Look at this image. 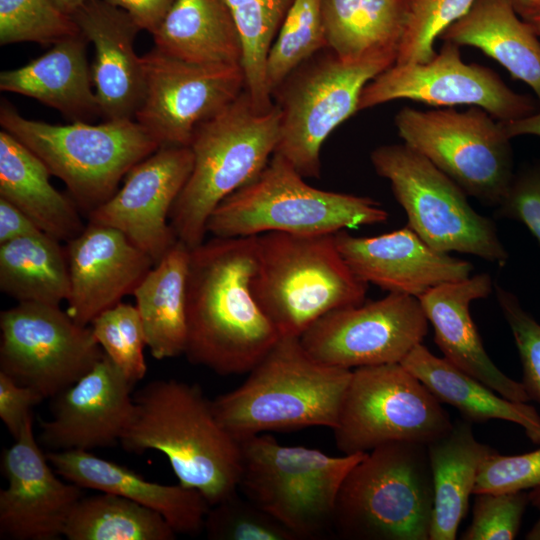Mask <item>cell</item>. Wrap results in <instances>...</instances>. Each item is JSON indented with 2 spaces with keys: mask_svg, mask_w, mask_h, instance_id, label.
Masks as SVG:
<instances>
[{
  "mask_svg": "<svg viewBox=\"0 0 540 540\" xmlns=\"http://www.w3.org/2000/svg\"><path fill=\"white\" fill-rule=\"evenodd\" d=\"M257 237L213 236L190 249L184 354L222 376L248 373L281 337L251 288Z\"/></svg>",
  "mask_w": 540,
  "mask_h": 540,
  "instance_id": "cell-1",
  "label": "cell"
},
{
  "mask_svg": "<svg viewBox=\"0 0 540 540\" xmlns=\"http://www.w3.org/2000/svg\"><path fill=\"white\" fill-rule=\"evenodd\" d=\"M120 444L124 450L163 453L179 484L197 490L213 506L237 493L240 443L225 429L196 384L149 382L134 395Z\"/></svg>",
  "mask_w": 540,
  "mask_h": 540,
  "instance_id": "cell-2",
  "label": "cell"
},
{
  "mask_svg": "<svg viewBox=\"0 0 540 540\" xmlns=\"http://www.w3.org/2000/svg\"><path fill=\"white\" fill-rule=\"evenodd\" d=\"M236 389L212 401L217 418L238 441L312 426L333 429L352 370L310 356L299 337L281 336Z\"/></svg>",
  "mask_w": 540,
  "mask_h": 540,
  "instance_id": "cell-3",
  "label": "cell"
},
{
  "mask_svg": "<svg viewBox=\"0 0 540 540\" xmlns=\"http://www.w3.org/2000/svg\"><path fill=\"white\" fill-rule=\"evenodd\" d=\"M280 120L275 103L259 111L245 89L196 128L189 144L193 168L169 218L177 239L189 249L205 241L208 219L218 204L267 166L279 141Z\"/></svg>",
  "mask_w": 540,
  "mask_h": 540,
  "instance_id": "cell-4",
  "label": "cell"
},
{
  "mask_svg": "<svg viewBox=\"0 0 540 540\" xmlns=\"http://www.w3.org/2000/svg\"><path fill=\"white\" fill-rule=\"evenodd\" d=\"M251 288L280 335L300 337L323 315L364 302L368 284L343 259L335 233L266 232L257 237Z\"/></svg>",
  "mask_w": 540,
  "mask_h": 540,
  "instance_id": "cell-5",
  "label": "cell"
},
{
  "mask_svg": "<svg viewBox=\"0 0 540 540\" xmlns=\"http://www.w3.org/2000/svg\"><path fill=\"white\" fill-rule=\"evenodd\" d=\"M434 489L426 444L390 442L346 475L333 531L352 540H429Z\"/></svg>",
  "mask_w": 540,
  "mask_h": 540,
  "instance_id": "cell-6",
  "label": "cell"
},
{
  "mask_svg": "<svg viewBox=\"0 0 540 540\" xmlns=\"http://www.w3.org/2000/svg\"><path fill=\"white\" fill-rule=\"evenodd\" d=\"M0 124L64 182L86 216L116 193L133 166L160 147L134 119L56 125L26 119L2 101Z\"/></svg>",
  "mask_w": 540,
  "mask_h": 540,
  "instance_id": "cell-7",
  "label": "cell"
},
{
  "mask_svg": "<svg viewBox=\"0 0 540 540\" xmlns=\"http://www.w3.org/2000/svg\"><path fill=\"white\" fill-rule=\"evenodd\" d=\"M388 217V211L370 197L307 184L282 156L273 154L253 181L218 204L208 219L207 233L215 237L334 234L382 224Z\"/></svg>",
  "mask_w": 540,
  "mask_h": 540,
  "instance_id": "cell-8",
  "label": "cell"
},
{
  "mask_svg": "<svg viewBox=\"0 0 540 540\" xmlns=\"http://www.w3.org/2000/svg\"><path fill=\"white\" fill-rule=\"evenodd\" d=\"M240 489L285 525L298 540L333 531L340 487L366 453L331 456L318 449L280 444L262 433L243 439Z\"/></svg>",
  "mask_w": 540,
  "mask_h": 540,
  "instance_id": "cell-9",
  "label": "cell"
},
{
  "mask_svg": "<svg viewBox=\"0 0 540 540\" xmlns=\"http://www.w3.org/2000/svg\"><path fill=\"white\" fill-rule=\"evenodd\" d=\"M371 164L390 183L408 227L435 250L469 254L504 265L509 253L496 224L478 213L449 176L404 143L372 150Z\"/></svg>",
  "mask_w": 540,
  "mask_h": 540,
  "instance_id": "cell-10",
  "label": "cell"
},
{
  "mask_svg": "<svg viewBox=\"0 0 540 540\" xmlns=\"http://www.w3.org/2000/svg\"><path fill=\"white\" fill-rule=\"evenodd\" d=\"M395 61L377 56L346 62L325 49L303 63L272 94L281 111L274 154L304 178L319 177L322 144L359 111L364 87Z\"/></svg>",
  "mask_w": 540,
  "mask_h": 540,
  "instance_id": "cell-11",
  "label": "cell"
},
{
  "mask_svg": "<svg viewBox=\"0 0 540 540\" xmlns=\"http://www.w3.org/2000/svg\"><path fill=\"white\" fill-rule=\"evenodd\" d=\"M394 125L403 143L424 156L468 196L496 208L514 176L511 140L480 107L400 109Z\"/></svg>",
  "mask_w": 540,
  "mask_h": 540,
  "instance_id": "cell-12",
  "label": "cell"
},
{
  "mask_svg": "<svg viewBox=\"0 0 540 540\" xmlns=\"http://www.w3.org/2000/svg\"><path fill=\"white\" fill-rule=\"evenodd\" d=\"M441 404L401 363L353 369L332 429L336 445L343 454L397 441L427 445L453 426Z\"/></svg>",
  "mask_w": 540,
  "mask_h": 540,
  "instance_id": "cell-13",
  "label": "cell"
},
{
  "mask_svg": "<svg viewBox=\"0 0 540 540\" xmlns=\"http://www.w3.org/2000/svg\"><path fill=\"white\" fill-rule=\"evenodd\" d=\"M0 371L44 399L73 385L105 353L90 326L59 305L18 302L0 313Z\"/></svg>",
  "mask_w": 540,
  "mask_h": 540,
  "instance_id": "cell-14",
  "label": "cell"
},
{
  "mask_svg": "<svg viewBox=\"0 0 540 540\" xmlns=\"http://www.w3.org/2000/svg\"><path fill=\"white\" fill-rule=\"evenodd\" d=\"M395 100H411L434 108L476 106L499 122L536 111L534 99L517 93L490 68L466 63L460 46L443 41L436 55L424 63H394L363 89L359 110Z\"/></svg>",
  "mask_w": 540,
  "mask_h": 540,
  "instance_id": "cell-15",
  "label": "cell"
},
{
  "mask_svg": "<svg viewBox=\"0 0 540 540\" xmlns=\"http://www.w3.org/2000/svg\"><path fill=\"white\" fill-rule=\"evenodd\" d=\"M428 323L417 297L389 293L323 315L299 340L315 360L353 370L401 363L423 342Z\"/></svg>",
  "mask_w": 540,
  "mask_h": 540,
  "instance_id": "cell-16",
  "label": "cell"
},
{
  "mask_svg": "<svg viewBox=\"0 0 540 540\" xmlns=\"http://www.w3.org/2000/svg\"><path fill=\"white\" fill-rule=\"evenodd\" d=\"M143 101L135 120L161 146H189L194 131L246 88L241 64H194L155 47L141 56Z\"/></svg>",
  "mask_w": 540,
  "mask_h": 540,
  "instance_id": "cell-17",
  "label": "cell"
},
{
  "mask_svg": "<svg viewBox=\"0 0 540 540\" xmlns=\"http://www.w3.org/2000/svg\"><path fill=\"white\" fill-rule=\"evenodd\" d=\"M193 168L189 146H161L133 166L124 183L88 222L115 228L158 263L178 241L170 224L172 207Z\"/></svg>",
  "mask_w": 540,
  "mask_h": 540,
  "instance_id": "cell-18",
  "label": "cell"
},
{
  "mask_svg": "<svg viewBox=\"0 0 540 540\" xmlns=\"http://www.w3.org/2000/svg\"><path fill=\"white\" fill-rule=\"evenodd\" d=\"M1 467L8 483L0 490L1 536L15 540L63 536L83 488L56 475L34 436L32 416L15 442L3 451Z\"/></svg>",
  "mask_w": 540,
  "mask_h": 540,
  "instance_id": "cell-19",
  "label": "cell"
},
{
  "mask_svg": "<svg viewBox=\"0 0 540 540\" xmlns=\"http://www.w3.org/2000/svg\"><path fill=\"white\" fill-rule=\"evenodd\" d=\"M134 385L105 354L56 396L52 418L41 424V443L50 451L114 446L132 415Z\"/></svg>",
  "mask_w": 540,
  "mask_h": 540,
  "instance_id": "cell-20",
  "label": "cell"
},
{
  "mask_svg": "<svg viewBox=\"0 0 540 540\" xmlns=\"http://www.w3.org/2000/svg\"><path fill=\"white\" fill-rule=\"evenodd\" d=\"M65 249L70 277L66 312L82 326L133 294L155 265L122 232L93 222Z\"/></svg>",
  "mask_w": 540,
  "mask_h": 540,
  "instance_id": "cell-21",
  "label": "cell"
},
{
  "mask_svg": "<svg viewBox=\"0 0 540 540\" xmlns=\"http://www.w3.org/2000/svg\"><path fill=\"white\" fill-rule=\"evenodd\" d=\"M335 240L360 279L389 293L418 298L437 285L471 276L474 269L467 260L435 250L408 226L371 237L341 230Z\"/></svg>",
  "mask_w": 540,
  "mask_h": 540,
  "instance_id": "cell-22",
  "label": "cell"
},
{
  "mask_svg": "<svg viewBox=\"0 0 540 540\" xmlns=\"http://www.w3.org/2000/svg\"><path fill=\"white\" fill-rule=\"evenodd\" d=\"M72 19L95 47L92 83L103 121L134 119L145 93L141 57L134 49L141 30L124 10L89 0Z\"/></svg>",
  "mask_w": 540,
  "mask_h": 540,
  "instance_id": "cell-23",
  "label": "cell"
},
{
  "mask_svg": "<svg viewBox=\"0 0 540 540\" xmlns=\"http://www.w3.org/2000/svg\"><path fill=\"white\" fill-rule=\"evenodd\" d=\"M488 273L437 285L418 297L434 329V341L444 358L515 402H528L523 383L504 374L488 356L470 314L474 300L487 298L493 290Z\"/></svg>",
  "mask_w": 540,
  "mask_h": 540,
  "instance_id": "cell-24",
  "label": "cell"
},
{
  "mask_svg": "<svg viewBox=\"0 0 540 540\" xmlns=\"http://www.w3.org/2000/svg\"><path fill=\"white\" fill-rule=\"evenodd\" d=\"M46 455L62 478L83 489L119 495L152 509L162 515L176 533L196 534L204 528L211 506L193 488L151 482L91 451H49Z\"/></svg>",
  "mask_w": 540,
  "mask_h": 540,
  "instance_id": "cell-25",
  "label": "cell"
},
{
  "mask_svg": "<svg viewBox=\"0 0 540 540\" xmlns=\"http://www.w3.org/2000/svg\"><path fill=\"white\" fill-rule=\"evenodd\" d=\"M82 33L67 37L24 66L0 73V89L34 98L71 122L100 116Z\"/></svg>",
  "mask_w": 540,
  "mask_h": 540,
  "instance_id": "cell-26",
  "label": "cell"
},
{
  "mask_svg": "<svg viewBox=\"0 0 540 540\" xmlns=\"http://www.w3.org/2000/svg\"><path fill=\"white\" fill-rule=\"evenodd\" d=\"M440 39L479 49L529 86L540 102V41L511 0H475Z\"/></svg>",
  "mask_w": 540,
  "mask_h": 540,
  "instance_id": "cell-27",
  "label": "cell"
},
{
  "mask_svg": "<svg viewBox=\"0 0 540 540\" xmlns=\"http://www.w3.org/2000/svg\"><path fill=\"white\" fill-rule=\"evenodd\" d=\"M50 176L31 150L0 131V198L24 212L41 231L66 243L86 225L74 200L55 189Z\"/></svg>",
  "mask_w": 540,
  "mask_h": 540,
  "instance_id": "cell-28",
  "label": "cell"
},
{
  "mask_svg": "<svg viewBox=\"0 0 540 540\" xmlns=\"http://www.w3.org/2000/svg\"><path fill=\"white\" fill-rule=\"evenodd\" d=\"M401 364L415 375L441 402L455 407L471 423L492 419L520 425L527 437L540 445V415L527 402L498 396L483 382L454 366L444 357L431 353L423 343L417 345Z\"/></svg>",
  "mask_w": 540,
  "mask_h": 540,
  "instance_id": "cell-29",
  "label": "cell"
},
{
  "mask_svg": "<svg viewBox=\"0 0 540 540\" xmlns=\"http://www.w3.org/2000/svg\"><path fill=\"white\" fill-rule=\"evenodd\" d=\"M427 449L434 489L429 540H454L468 512L480 466L496 450L477 441L472 423L463 418Z\"/></svg>",
  "mask_w": 540,
  "mask_h": 540,
  "instance_id": "cell-30",
  "label": "cell"
},
{
  "mask_svg": "<svg viewBox=\"0 0 540 540\" xmlns=\"http://www.w3.org/2000/svg\"><path fill=\"white\" fill-rule=\"evenodd\" d=\"M160 52L194 64H241L243 47L225 0H176L152 34Z\"/></svg>",
  "mask_w": 540,
  "mask_h": 540,
  "instance_id": "cell-31",
  "label": "cell"
},
{
  "mask_svg": "<svg viewBox=\"0 0 540 540\" xmlns=\"http://www.w3.org/2000/svg\"><path fill=\"white\" fill-rule=\"evenodd\" d=\"M189 253L190 249L178 240L133 292L146 346L157 360L185 353Z\"/></svg>",
  "mask_w": 540,
  "mask_h": 540,
  "instance_id": "cell-32",
  "label": "cell"
},
{
  "mask_svg": "<svg viewBox=\"0 0 540 540\" xmlns=\"http://www.w3.org/2000/svg\"><path fill=\"white\" fill-rule=\"evenodd\" d=\"M328 49L340 60L397 58L407 0H322Z\"/></svg>",
  "mask_w": 540,
  "mask_h": 540,
  "instance_id": "cell-33",
  "label": "cell"
},
{
  "mask_svg": "<svg viewBox=\"0 0 540 540\" xmlns=\"http://www.w3.org/2000/svg\"><path fill=\"white\" fill-rule=\"evenodd\" d=\"M0 290L18 302L60 306L70 291L65 245L44 232L0 244Z\"/></svg>",
  "mask_w": 540,
  "mask_h": 540,
  "instance_id": "cell-34",
  "label": "cell"
},
{
  "mask_svg": "<svg viewBox=\"0 0 540 540\" xmlns=\"http://www.w3.org/2000/svg\"><path fill=\"white\" fill-rule=\"evenodd\" d=\"M175 535L158 512L106 492L82 496L63 533L68 540H172Z\"/></svg>",
  "mask_w": 540,
  "mask_h": 540,
  "instance_id": "cell-35",
  "label": "cell"
},
{
  "mask_svg": "<svg viewBox=\"0 0 540 540\" xmlns=\"http://www.w3.org/2000/svg\"><path fill=\"white\" fill-rule=\"evenodd\" d=\"M293 1L225 0L242 41L245 88L259 111L274 105L266 82V59Z\"/></svg>",
  "mask_w": 540,
  "mask_h": 540,
  "instance_id": "cell-36",
  "label": "cell"
},
{
  "mask_svg": "<svg viewBox=\"0 0 540 540\" xmlns=\"http://www.w3.org/2000/svg\"><path fill=\"white\" fill-rule=\"evenodd\" d=\"M322 0H294L269 49L266 82L273 92L298 67L328 49Z\"/></svg>",
  "mask_w": 540,
  "mask_h": 540,
  "instance_id": "cell-37",
  "label": "cell"
},
{
  "mask_svg": "<svg viewBox=\"0 0 540 540\" xmlns=\"http://www.w3.org/2000/svg\"><path fill=\"white\" fill-rule=\"evenodd\" d=\"M475 0H407L403 36L395 63H424L436 55L435 43L463 17Z\"/></svg>",
  "mask_w": 540,
  "mask_h": 540,
  "instance_id": "cell-38",
  "label": "cell"
},
{
  "mask_svg": "<svg viewBox=\"0 0 540 540\" xmlns=\"http://www.w3.org/2000/svg\"><path fill=\"white\" fill-rule=\"evenodd\" d=\"M104 353L136 384L146 374L145 332L136 306L120 302L89 325Z\"/></svg>",
  "mask_w": 540,
  "mask_h": 540,
  "instance_id": "cell-39",
  "label": "cell"
},
{
  "mask_svg": "<svg viewBox=\"0 0 540 540\" xmlns=\"http://www.w3.org/2000/svg\"><path fill=\"white\" fill-rule=\"evenodd\" d=\"M80 33L72 17L60 13L50 0H0L1 45H54Z\"/></svg>",
  "mask_w": 540,
  "mask_h": 540,
  "instance_id": "cell-40",
  "label": "cell"
},
{
  "mask_svg": "<svg viewBox=\"0 0 540 540\" xmlns=\"http://www.w3.org/2000/svg\"><path fill=\"white\" fill-rule=\"evenodd\" d=\"M203 529L212 540H298L275 517L237 493L210 507Z\"/></svg>",
  "mask_w": 540,
  "mask_h": 540,
  "instance_id": "cell-41",
  "label": "cell"
},
{
  "mask_svg": "<svg viewBox=\"0 0 540 540\" xmlns=\"http://www.w3.org/2000/svg\"><path fill=\"white\" fill-rule=\"evenodd\" d=\"M472 521L463 540H513L520 529L529 497L519 492L474 494Z\"/></svg>",
  "mask_w": 540,
  "mask_h": 540,
  "instance_id": "cell-42",
  "label": "cell"
},
{
  "mask_svg": "<svg viewBox=\"0 0 540 540\" xmlns=\"http://www.w3.org/2000/svg\"><path fill=\"white\" fill-rule=\"evenodd\" d=\"M495 296L517 347L523 367V385L540 403V323L524 309L519 298L499 284Z\"/></svg>",
  "mask_w": 540,
  "mask_h": 540,
  "instance_id": "cell-43",
  "label": "cell"
},
{
  "mask_svg": "<svg viewBox=\"0 0 540 540\" xmlns=\"http://www.w3.org/2000/svg\"><path fill=\"white\" fill-rule=\"evenodd\" d=\"M540 487V449L519 455L497 451L481 464L473 495L482 492H519Z\"/></svg>",
  "mask_w": 540,
  "mask_h": 540,
  "instance_id": "cell-44",
  "label": "cell"
},
{
  "mask_svg": "<svg viewBox=\"0 0 540 540\" xmlns=\"http://www.w3.org/2000/svg\"><path fill=\"white\" fill-rule=\"evenodd\" d=\"M494 215L522 223L540 244V160L515 171Z\"/></svg>",
  "mask_w": 540,
  "mask_h": 540,
  "instance_id": "cell-45",
  "label": "cell"
},
{
  "mask_svg": "<svg viewBox=\"0 0 540 540\" xmlns=\"http://www.w3.org/2000/svg\"><path fill=\"white\" fill-rule=\"evenodd\" d=\"M44 398L0 371V418L16 439L31 417V409Z\"/></svg>",
  "mask_w": 540,
  "mask_h": 540,
  "instance_id": "cell-46",
  "label": "cell"
},
{
  "mask_svg": "<svg viewBox=\"0 0 540 540\" xmlns=\"http://www.w3.org/2000/svg\"><path fill=\"white\" fill-rule=\"evenodd\" d=\"M126 11L141 30L154 34L176 0H105Z\"/></svg>",
  "mask_w": 540,
  "mask_h": 540,
  "instance_id": "cell-47",
  "label": "cell"
},
{
  "mask_svg": "<svg viewBox=\"0 0 540 540\" xmlns=\"http://www.w3.org/2000/svg\"><path fill=\"white\" fill-rule=\"evenodd\" d=\"M41 231L19 208L0 198V244Z\"/></svg>",
  "mask_w": 540,
  "mask_h": 540,
  "instance_id": "cell-48",
  "label": "cell"
},
{
  "mask_svg": "<svg viewBox=\"0 0 540 540\" xmlns=\"http://www.w3.org/2000/svg\"><path fill=\"white\" fill-rule=\"evenodd\" d=\"M505 134L513 139L518 136L540 137V111L508 122H501Z\"/></svg>",
  "mask_w": 540,
  "mask_h": 540,
  "instance_id": "cell-49",
  "label": "cell"
},
{
  "mask_svg": "<svg viewBox=\"0 0 540 540\" xmlns=\"http://www.w3.org/2000/svg\"><path fill=\"white\" fill-rule=\"evenodd\" d=\"M89 0H50L52 5L62 14L72 17L76 11Z\"/></svg>",
  "mask_w": 540,
  "mask_h": 540,
  "instance_id": "cell-50",
  "label": "cell"
},
{
  "mask_svg": "<svg viewBox=\"0 0 540 540\" xmlns=\"http://www.w3.org/2000/svg\"><path fill=\"white\" fill-rule=\"evenodd\" d=\"M517 13L523 18H528L531 14L540 9V0H511Z\"/></svg>",
  "mask_w": 540,
  "mask_h": 540,
  "instance_id": "cell-51",
  "label": "cell"
},
{
  "mask_svg": "<svg viewBox=\"0 0 540 540\" xmlns=\"http://www.w3.org/2000/svg\"><path fill=\"white\" fill-rule=\"evenodd\" d=\"M524 20L529 23L537 36H540V9H538L536 12H534Z\"/></svg>",
  "mask_w": 540,
  "mask_h": 540,
  "instance_id": "cell-52",
  "label": "cell"
},
{
  "mask_svg": "<svg viewBox=\"0 0 540 540\" xmlns=\"http://www.w3.org/2000/svg\"><path fill=\"white\" fill-rule=\"evenodd\" d=\"M528 497L529 502L540 510V487L532 489Z\"/></svg>",
  "mask_w": 540,
  "mask_h": 540,
  "instance_id": "cell-53",
  "label": "cell"
},
{
  "mask_svg": "<svg viewBox=\"0 0 540 540\" xmlns=\"http://www.w3.org/2000/svg\"><path fill=\"white\" fill-rule=\"evenodd\" d=\"M525 538L528 540H540V519L533 525Z\"/></svg>",
  "mask_w": 540,
  "mask_h": 540,
  "instance_id": "cell-54",
  "label": "cell"
}]
</instances>
